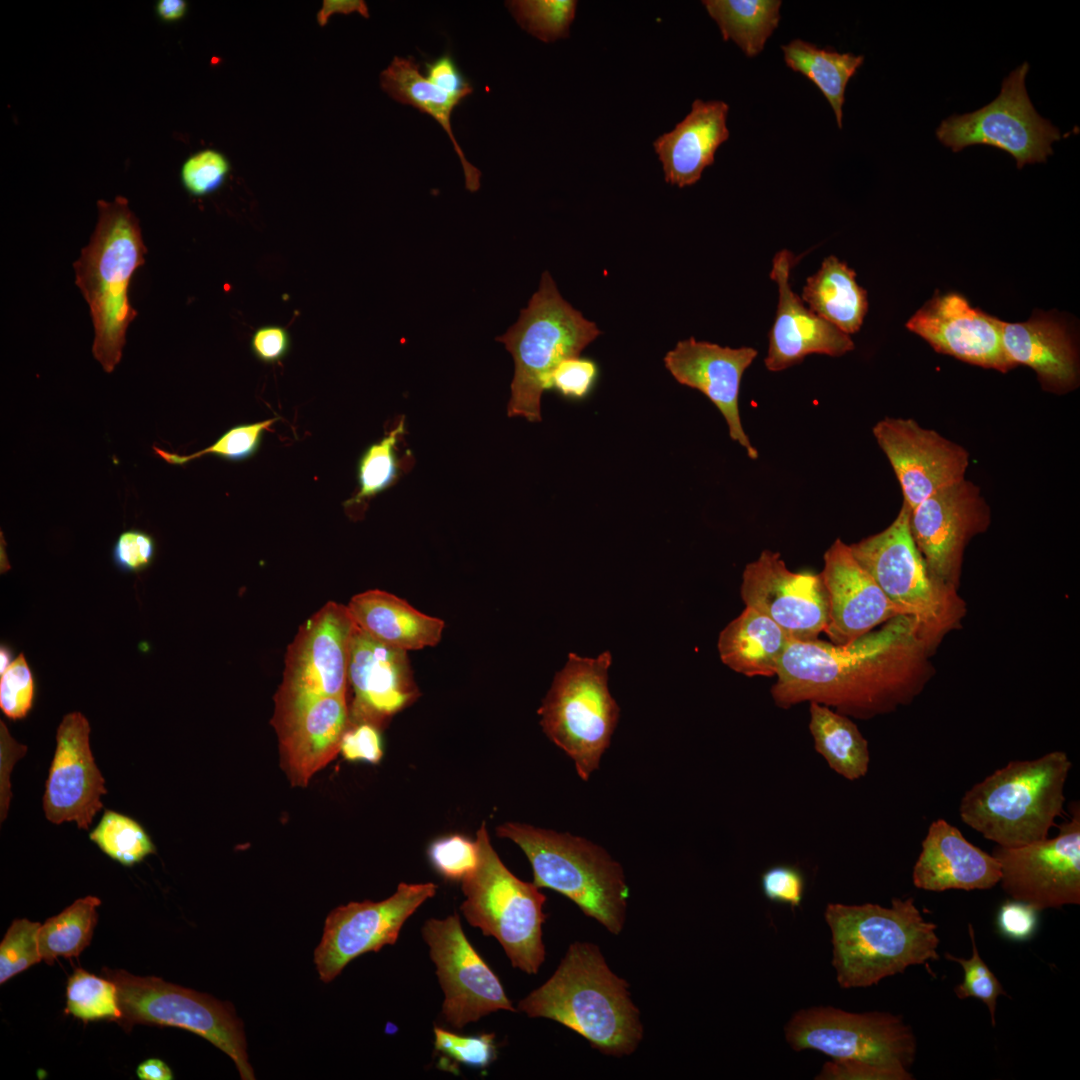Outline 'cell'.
Instances as JSON below:
<instances>
[{
    "label": "cell",
    "mask_w": 1080,
    "mask_h": 1080,
    "mask_svg": "<svg viewBox=\"0 0 1080 1080\" xmlns=\"http://www.w3.org/2000/svg\"><path fill=\"white\" fill-rule=\"evenodd\" d=\"M794 262L792 252L781 250L773 258L770 273L779 292L765 358L766 368L773 372L787 369L812 353L837 357L854 349L848 334L806 308L791 290L789 276Z\"/></svg>",
    "instance_id": "4316f807"
},
{
    "label": "cell",
    "mask_w": 1080,
    "mask_h": 1080,
    "mask_svg": "<svg viewBox=\"0 0 1080 1080\" xmlns=\"http://www.w3.org/2000/svg\"><path fill=\"white\" fill-rule=\"evenodd\" d=\"M910 512L903 502L886 529L849 546L891 602L918 624H930L940 618L943 599L912 536Z\"/></svg>",
    "instance_id": "e0dca14e"
},
{
    "label": "cell",
    "mask_w": 1080,
    "mask_h": 1080,
    "mask_svg": "<svg viewBox=\"0 0 1080 1080\" xmlns=\"http://www.w3.org/2000/svg\"><path fill=\"white\" fill-rule=\"evenodd\" d=\"M824 918L842 988L869 987L909 966L939 959L937 927L923 918L912 897L893 898L890 907L829 903Z\"/></svg>",
    "instance_id": "3957f363"
},
{
    "label": "cell",
    "mask_w": 1080,
    "mask_h": 1080,
    "mask_svg": "<svg viewBox=\"0 0 1080 1080\" xmlns=\"http://www.w3.org/2000/svg\"><path fill=\"white\" fill-rule=\"evenodd\" d=\"M820 576L828 599L824 632L833 644L850 643L880 623L897 616H908L887 598L855 559L850 546L840 539L825 552Z\"/></svg>",
    "instance_id": "d4e9b609"
},
{
    "label": "cell",
    "mask_w": 1080,
    "mask_h": 1080,
    "mask_svg": "<svg viewBox=\"0 0 1080 1080\" xmlns=\"http://www.w3.org/2000/svg\"><path fill=\"white\" fill-rule=\"evenodd\" d=\"M1002 345L1013 367L1026 365L1037 373L1044 385L1068 389L1077 381L1076 352L1066 326L1047 315H1034L1028 321L1001 324Z\"/></svg>",
    "instance_id": "f546056e"
},
{
    "label": "cell",
    "mask_w": 1080,
    "mask_h": 1080,
    "mask_svg": "<svg viewBox=\"0 0 1080 1080\" xmlns=\"http://www.w3.org/2000/svg\"><path fill=\"white\" fill-rule=\"evenodd\" d=\"M421 933L444 992L446 1023L461 1029L492 1012L516 1011L499 978L468 941L457 913L426 920Z\"/></svg>",
    "instance_id": "2e32d148"
},
{
    "label": "cell",
    "mask_w": 1080,
    "mask_h": 1080,
    "mask_svg": "<svg viewBox=\"0 0 1080 1080\" xmlns=\"http://www.w3.org/2000/svg\"><path fill=\"white\" fill-rule=\"evenodd\" d=\"M187 9V3L183 0H160L156 4V12L164 21H176L181 19Z\"/></svg>",
    "instance_id": "6125c7cd"
},
{
    "label": "cell",
    "mask_w": 1080,
    "mask_h": 1080,
    "mask_svg": "<svg viewBox=\"0 0 1080 1080\" xmlns=\"http://www.w3.org/2000/svg\"><path fill=\"white\" fill-rule=\"evenodd\" d=\"M912 1074L898 1072L873 1064L832 1059L824 1064L817 1075L818 1080H910Z\"/></svg>",
    "instance_id": "11a10c76"
},
{
    "label": "cell",
    "mask_w": 1080,
    "mask_h": 1080,
    "mask_svg": "<svg viewBox=\"0 0 1080 1080\" xmlns=\"http://www.w3.org/2000/svg\"><path fill=\"white\" fill-rule=\"evenodd\" d=\"M102 974L117 987L121 1012L117 1023L124 1030L135 1024L188 1030L227 1054L241 1079H255L248 1062L244 1025L231 1003L154 976L141 977L109 968H103Z\"/></svg>",
    "instance_id": "30bf717a"
},
{
    "label": "cell",
    "mask_w": 1080,
    "mask_h": 1080,
    "mask_svg": "<svg viewBox=\"0 0 1080 1080\" xmlns=\"http://www.w3.org/2000/svg\"><path fill=\"white\" fill-rule=\"evenodd\" d=\"M1038 910L1022 901L1004 903L997 915V925L1001 933L1013 940L1029 939L1036 931Z\"/></svg>",
    "instance_id": "9f6ffc18"
},
{
    "label": "cell",
    "mask_w": 1080,
    "mask_h": 1080,
    "mask_svg": "<svg viewBox=\"0 0 1080 1080\" xmlns=\"http://www.w3.org/2000/svg\"><path fill=\"white\" fill-rule=\"evenodd\" d=\"M873 434L910 510L935 492L965 479L969 463L965 448L912 419L886 417L876 423Z\"/></svg>",
    "instance_id": "d6986e66"
},
{
    "label": "cell",
    "mask_w": 1080,
    "mask_h": 1080,
    "mask_svg": "<svg viewBox=\"0 0 1080 1080\" xmlns=\"http://www.w3.org/2000/svg\"><path fill=\"white\" fill-rule=\"evenodd\" d=\"M90 725L80 712L66 714L56 734V749L43 796L46 818L54 823L75 822L89 829L103 807L104 778L89 743Z\"/></svg>",
    "instance_id": "44dd1931"
},
{
    "label": "cell",
    "mask_w": 1080,
    "mask_h": 1080,
    "mask_svg": "<svg viewBox=\"0 0 1080 1080\" xmlns=\"http://www.w3.org/2000/svg\"><path fill=\"white\" fill-rule=\"evenodd\" d=\"M229 170V162L223 154L206 149L185 161L181 169V180L190 194L203 196L218 189Z\"/></svg>",
    "instance_id": "681fc988"
},
{
    "label": "cell",
    "mask_w": 1080,
    "mask_h": 1080,
    "mask_svg": "<svg viewBox=\"0 0 1080 1080\" xmlns=\"http://www.w3.org/2000/svg\"><path fill=\"white\" fill-rule=\"evenodd\" d=\"M741 597L795 641L817 640L828 620V599L820 574L792 572L780 553L764 550L746 565Z\"/></svg>",
    "instance_id": "ac0fdd59"
},
{
    "label": "cell",
    "mask_w": 1080,
    "mask_h": 1080,
    "mask_svg": "<svg viewBox=\"0 0 1080 1080\" xmlns=\"http://www.w3.org/2000/svg\"><path fill=\"white\" fill-rule=\"evenodd\" d=\"M1028 70L1027 62L1013 70L1004 78L999 95L986 106L943 120L936 130L938 140L954 152L975 144L1004 150L1015 158L1018 168L1046 162L1061 133L1036 112L1029 99Z\"/></svg>",
    "instance_id": "7c38bea8"
},
{
    "label": "cell",
    "mask_w": 1080,
    "mask_h": 1080,
    "mask_svg": "<svg viewBox=\"0 0 1080 1080\" xmlns=\"http://www.w3.org/2000/svg\"><path fill=\"white\" fill-rule=\"evenodd\" d=\"M785 1039L796 1052L812 1049L838 1060H855L909 1073L916 1038L902 1018L888 1012L854 1013L815 1006L793 1014Z\"/></svg>",
    "instance_id": "8fae6325"
},
{
    "label": "cell",
    "mask_w": 1080,
    "mask_h": 1080,
    "mask_svg": "<svg viewBox=\"0 0 1080 1080\" xmlns=\"http://www.w3.org/2000/svg\"><path fill=\"white\" fill-rule=\"evenodd\" d=\"M428 856L439 874L450 880H462L472 872L478 862L476 841L462 835H450L434 841Z\"/></svg>",
    "instance_id": "c3c4849f"
},
{
    "label": "cell",
    "mask_w": 1080,
    "mask_h": 1080,
    "mask_svg": "<svg viewBox=\"0 0 1080 1080\" xmlns=\"http://www.w3.org/2000/svg\"><path fill=\"white\" fill-rule=\"evenodd\" d=\"M97 207L95 230L73 266L76 285L90 308L92 354L111 373L121 360L127 328L137 315L129 303L128 288L134 272L145 263L147 249L126 198L100 200Z\"/></svg>",
    "instance_id": "277c9868"
},
{
    "label": "cell",
    "mask_w": 1080,
    "mask_h": 1080,
    "mask_svg": "<svg viewBox=\"0 0 1080 1080\" xmlns=\"http://www.w3.org/2000/svg\"><path fill=\"white\" fill-rule=\"evenodd\" d=\"M478 862L462 881L461 911L467 922L495 937L511 965L537 974L545 961L542 926L546 896L534 883L517 878L494 850L484 823L475 839Z\"/></svg>",
    "instance_id": "ba28073f"
},
{
    "label": "cell",
    "mask_w": 1080,
    "mask_h": 1080,
    "mask_svg": "<svg viewBox=\"0 0 1080 1080\" xmlns=\"http://www.w3.org/2000/svg\"><path fill=\"white\" fill-rule=\"evenodd\" d=\"M356 624L347 605L329 601L300 627L285 654L274 713L311 700L346 696L351 641Z\"/></svg>",
    "instance_id": "4fadbf2b"
},
{
    "label": "cell",
    "mask_w": 1080,
    "mask_h": 1080,
    "mask_svg": "<svg viewBox=\"0 0 1080 1080\" xmlns=\"http://www.w3.org/2000/svg\"><path fill=\"white\" fill-rule=\"evenodd\" d=\"M425 67V77L441 90L461 99L466 98L473 92L472 85L462 75L449 54H444L433 61L427 62Z\"/></svg>",
    "instance_id": "6f0895ef"
},
{
    "label": "cell",
    "mask_w": 1080,
    "mask_h": 1080,
    "mask_svg": "<svg viewBox=\"0 0 1080 1080\" xmlns=\"http://www.w3.org/2000/svg\"><path fill=\"white\" fill-rule=\"evenodd\" d=\"M347 608L361 630L405 651L435 646L445 627L442 619L422 613L406 600L379 589L354 595Z\"/></svg>",
    "instance_id": "4dcf8cb0"
},
{
    "label": "cell",
    "mask_w": 1080,
    "mask_h": 1080,
    "mask_svg": "<svg viewBox=\"0 0 1080 1080\" xmlns=\"http://www.w3.org/2000/svg\"><path fill=\"white\" fill-rule=\"evenodd\" d=\"M761 889L771 902L799 907L805 893V878L801 870L792 865H775L761 875Z\"/></svg>",
    "instance_id": "816d5d0a"
},
{
    "label": "cell",
    "mask_w": 1080,
    "mask_h": 1080,
    "mask_svg": "<svg viewBox=\"0 0 1080 1080\" xmlns=\"http://www.w3.org/2000/svg\"><path fill=\"white\" fill-rule=\"evenodd\" d=\"M357 12L368 18L369 12L366 3L362 0H326L317 14V21L324 26L329 17L334 13L350 14Z\"/></svg>",
    "instance_id": "91938a15"
},
{
    "label": "cell",
    "mask_w": 1080,
    "mask_h": 1080,
    "mask_svg": "<svg viewBox=\"0 0 1080 1080\" xmlns=\"http://www.w3.org/2000/svg\"><path fill=\"white\" fill-rule=\"evenodd\" d=\"M987 519L988 507L979 487L966 479L935 492L911 510L912 536L936 583L953 578L966 540Z\"/></svg>",
    "instance_id": "ffe728a7"
},
{
    "label": "cell",
    "mask_w": 1080,
    "mask_h": 1080,
    "mask_svg": "<svg viewBox=\"0 0 1080 1080\" xmlns=\"http://www.w3.org/2000/svg\"><path fill=\"white\" fill-rule=\"evenodd\" d=\"M600 334L594 322L561 296L545 271L517 322L496 338L511 353L515 365L508 416L539 422L541 396L554 369L563 360L579 357Z\"/></svg>",
    "instance_id": "52a82bcc"
},
{
    "label": "cell",
    "mask_w": 1080,
    "mask_h": 1080,
    "mask_svg": "<svg viewBox=\"0 0 1080 1080\" xmlns=\"http://www.w3.org/2000/svg\"><path fill=\"white\" fill-rule=\"evenodd\" d=\"M781 49L786 65L807 77L823 93L834 111L838 127L842 128L845 89L863 64L864 57L821 49L801 39H794Z\"/></svg>",
    "instance_id": "d590c367"
},
{
    "label": "cell",
    "mask_w": 1080,
    "mask_h": 1080,
    "mask_svg": "<svg viewBox=\"0 0 1080 1080\" xmlns=\"http://www.w3.org/2000/svg\"><path fill=\"white\" fill-rule=\"evenodd\" d=\"M506 6L517 23L532 36L550 43L569 36L576 14L574 0H513Z\"/></svg>",
    "instance_id": "b9f144b4"
},
{
    "label": "cell",
    "mask_w": 1080,
    "mask_h": 1080,
    "mask_svg": "<svg viewBox=\"0 0 1080 1080\" xmlns=\"http://www.w3.org/2000/svg\"><path fill=\"white\" fill-rule=\"evenodd\" d=\"M708 14L725 41H734L748 57L758 55L780 20L781 1L705 0Z\"/></svg>",
    "instance_id": "8d00e7d4"
},
{
    "label": "cell",
    "mask_w": 1080,
    "mask_h": 1080,
    "mask_svg": "<svg viewBox=\"0 0 1080 1080\" xmlns=\"http://www.w3.org/2000/svg\"><path fill=\"white\" fill-rule=\"evenodd\" d=\"M382 89L394 100L410 105L434 118L445 130L453 143L463 167L466 188L475 192L480 188L481 172L467 161L451 128V114L463 100L432 84L420 73V65L412 57H394L381 72Z\"/></svg>",
    "instance_id": "d6a6232c"
},
{
    "label": "cell",
    "mask_w": 1080,
    "mask_h": 1080,
    "mask_svg": "<svg viewBox=\"0 0 1080 1080\" xmlns=\"http://www.w3.org/2000/svg\"><path fill=\"white\" fill-rule=\"evenodd\" d=\"M34 697V677L25 656L21 653L1 674L0 708L9 719H23L30 712Z\"/></svg>",
    "instance_id": "7dc6e473"
},
{
    "label": "cell",
    "mask_w": 1080,
    "mask_h": 1080,
    "mask_svg": "<svg viewBox=\"0 0 1080 1080\" xmlns=\"http://www.w3.org/2000/svg\"><path fill=\"white\" fill-rule=\"evenodd\" d=\"M408 651L382 643L359 627L353 633L348 684L353 690L349 724L379 729L419 696Z\"/></svg>",
    "instance_id": "7402d4cb"
},
{
    "label": "cell",
    "mask_w": 1080,
    "mask_h": 1080,
    "mask_svg": "<svg viewBox=\"0 0 1080 1080\" xmlns=\"http://www.w3.org/2000/svg\"><path fill=\"white\" fill-rule=\"evenodd\" d=\"M436 889L431 882H402L394 894L382 901L350 902L333 909L314 951L320 980L328 983L353 959L393 945L406 920L435 895Z\"/></svg>",
    "instance_id": "9a60e30c"
},
{
    "label": "cell",
    "mask_w": 1080,
    "mask_h": 1080,
    "mask_svg": "<svg viewBox=\"0 0 1080 1080\" xmlns=\"http://www.w3.org/2000/svg\"><path fill=\"white\" fill-rule=\"evenodd\" d=\"M792 639L764 614L746 607L720 633L722 662L737 673L774 676Z\"/></svg>",
    "instance_id": "1f68e13d"
},
{
    "label": "cell",
    "mask_w": 1080,
    "mask_h": 1080,
    "mask_svg": "<svg viewBox=\"0 0 1080 1080\" xmlns=\"http://www.w3.org/2000/svg\"><path fill=\"white\" fill-rule=\"evenodd\" d=\"M89 838L107 856L126 867H131L156 852L149 834L141 824L112 810L104 812Z\"/></svg>",
    "instance_id": "ab89813d"
},
{
    "label": "cell",
    "mask_w": 1080,
    "mask_h": 1080,
    "mask_svg": "<svg viewBox=\"0 0 1080 1080\" xmlns=\"http://www.w3.org/2000/svg\"><path fill=\"white\" fill-rule=\"evenodd\" d=\"M610 651L596 658L569 653L538 709L546 736L574 762L587 781L599 767L619 718L608 688Z\"/></svg>",
    "instance_id": "9c48e42d"
},
{
    "label": "cell",
    "mask_w": 1080,
    "mask_h": 1080,
    "mask_svg": "<svg viewBox=\"0 0 1080 1080\" xmlns=\"http://www.w3.org/2000/svg\"><path fill=\"white\" fill-rule=\"evenodd\" d=\"M1072 767L1067 753L1010 761L968 789L959 804L961 820L1003 847L1048 837L1064 811V788Z\"/></svg>",
    "instance_id": "5b68a950"
},
{
    "label": "cell",
    "mask_w": 1080,
    "mask_h": 1080,
    "mask_svg": "<svg viewBox=\"0 0 1080 1080\" xmlns=\"http://www.w3.org/2000/svg\"><path fill=\"white\" fill-rule=\"evenodd\" d=\"M435 1049L447 1060L473 1068H487L495 1059L494 1034L461 1036L440 1027L434 1028Z\"/></svg>",
    "instance_id": "bcb514c9"
},
{
    "label": "cell",
    "mask_w": 1080,
    "mask_h": 1080,
    "mask_svg": "<svg viewBox=\"0 0 1080 1080\" xmlns=\"http://www.w3.org/2000/svg\"><path fill=\"white\" fill-rule=\"evenodd\" d=\"M729 106L718 100L696 99L690 113L653 143L665 181L685 187L696 183L714 163L718 147L729 138Z\"/></svg>",
    "instance_id": "f1b7e54d"
},
{
    "label": "cell",
    "mask_w": 1080,
    "mask_h": 1080,
    "mask_svg": "<svg viewBox=\"0 0 1080 1080\" xmlns=\"http://www.w3.org/2000/svg\"><path fill=\"white\" fill-rule=\"evenodd\" d=\"M757 354L751 347H722L690 337L679 341L664 357L666 369L677 382L699 390L718 408L731 439L751 459L758 457V451L742 427L738 401L743 373Z\"/></svg>",
    "instance_id": "cb8c5ba5"
},
{
    "label": "cell",
    "mask_w": 1080,
    "mask_h": 1080,
    "mask_svg": "<svg viewBox=\"0 0 1080 1080\" xmlns=\"http://www.w3.org/2000/svg\"><path fill=\"white\" fill-rule=\"evenodd\" d=\"M628 988L596 944L575 941L552 976L519 1001L518 1010L562 1024L602 1054L623 1057L635 1052L644 1035Z\"/></svg>",
    "instance_id": "7a4b0ae2"
},
{
    "label": "cell",
    "mask_w": 1080,
    "mask_h": 1080,
    "mask_svg": "<svg viewBox=\"0 0 1080 1080\" xmlns=\"http://www.w3.org/2000/svg\"><path fill=\"white\" fill-rule=\"evenodd\" d=\"M1001 324L998 318L973 308L964 296L951 292L936 294L906 327L939 353L1006 372L1013 366L1003 349Z\"/></svg>",
    "instance_id": "603a6c76"
},
{
    "label": "cell",
    "mask_w": 1080,
    "mask_h": 1080,
    "mask_svg": "<svg viewBox=\"0 0 1080 1080\" xmlns=\"http://www.w3.org/2000/svg\"><path fill=\"white\" fill-rule=\"evenodd\" d=\"M340 753L350 761L379 762L383 756L380 729L369 723L348 724Z\"/></svg>",
    "instance_id": "db71d44e"
},
{
    "label": "cell",
    "mask_w": 1080,
    "mask_h": 1080,
    "mask_svg": "<svg viewBox=\"0 0 1080 1080\" xmlns=\"http://www.w3.org/2000/svg\"><path fill=\"white\" fill-rule=\"evenodd\" d=\"M968 931L972 944L971 957L964 959L949 953L945 954L947 959L957 962L964 972V979L954 988V992L960 999L971 997L981 1000L989 1010L992 1026H995L997 999L1000 995L1007 994L998 978L981 958L976 946L972 924L968 925Z\"/></svg>",
    "instance_id": "ee69618b"
},
{
    "label": "cell",
    "mask_w": 1080,
    "mask_h": 1080,
    "mask_svg": "<svg viewBox=\"0 0 1080 1080\" xmlns=\"http://www.w3.org/2000/svg\"><path fill=\"white\" fill-rule=\"evenodd\" d=\"M250 347L258 360L264 363H276L287 355L290 349V336L281 326L265 325L254 331Z\"/></svg>",
    "instance_id": "680465c9"
},
{
    "label": "cell",
    "mask_w": 1080,
    "mask_h": 1080,
    "mask_svg": "<svg viewBox=\"0 0 1080 1080\" xmlns=\"http://www.w3.org/2000/svg\"><path fill=\"white\" fill-rule=\"evenodd\" d=\"M13 652L6 645L0 647V675L11 665Z\"/></svg>",
    "instance_id": "be15d7a7"
},
{
    "label": "cell",
    "mask_w": 1080,
    "mask_h": 1080,
    "mask_svg": "<svg viewBox=\"0 0 1080 1080\" xmlns=\"http://www.w3.org/2000/svg\"><path fill=\"white\" fill-rule=\"evenodd\" d=\"M41 924L15 919L0 944V983L42 961L38 933Z\"/></svg>",
    "instance_id": "f6af8a7d"
},
{
    "label": "cell",
    "mask_w": 1080,
    "mask_h": 1080,
    "mask_svg": "<svg viewBox=\"0 0 1080 1080\" xmlns=\"http://www.w3.org/2000/svg\"><path fill=\"white\" fill-rule=\"evenodd\" d=\"M998 860L944 819L931 823L913 867L915 887L933 892L986 890L999 883Z\"/></svg>",
    "instance_id": "83f0119b"
},
{
    "label": "cell",
    "mask_w": 1080,
    "mask_h": 1080,
    "mask_svg": "<svg viewBox=\"0 0 1080 1080\" xmlns=\"http://www.w3.org/2000/svg\"><path fill=\"white\" fill-rule=\"evenodd\" d=\"M141 1080H171L174 1078L169 1066L160 1059L150 1058L142 1062L136 1070Z\"/></svg>",
    "instance_id": "94428289"
},
{
    "label": "cell",
    "mask_w": 1080,
    "mask_h": 1080,
    "mask_svg": "<svg viewBox=\"0 0 1080 1080\" xmlns=\"http://www.w3.org/2000/svg\"><path fill=\"white\" fill-rule=\"evenodd\" d=\"M1071 816L1053 838L1018 847L996 845L992 855L1001 870L999 883L1013 899L1036 910L1080 903V808L1070 806Z\"/></svg>",
    "instance_id": "5bb4252c"
},
{
    "label": "cell",
    "mask_w": 1080,
    "mask_h": 1080,
    "mask_svg": "<svg viewBox=\"0 0 1080 1080\" xmlns=\"http://www.w3.org/2000/svg\"><path fill=\"white\" fill-rule=\"evenodd\" d=\"M809 730L815 750L840 776L853 781L869 769L868 742L858 727L844 714L828 706L810 702Z\"/></svg>",
    "instance_id": "e575fe53"
},
{
    "label": "cell",
    "mask_w": 1080,
    "mask_h": 1080,
    "mask_svg": "<svg viewBox=\"0 0 1080 1080\" xmlns=\"http://www.w3.org/2000/svg\"><path fill=\"white\" fill-rule=\"evenodd\" d=\"M280 763L293 786L305 787L337 754L349 724L346 696H328L274 713Z\"/></svg>",
    "instance_id": "484cf974"
},
{
    "label": "cell",
    "mask_w": 1080,
    "mask_h": 1080,
    "mask_svg": "<svg viewBox=\"0 0 1080 1080\" xmlns=\"http://www.w3.org/2000/svg\"><path fill=\"white\" fill-rule=\"evenodd\" d=\"M404 434L402 418L387 435L364 450L357 464L358 491L345 505L359 507L395 483L402 465L397 447Z\"/></svg>",
    "instance_id": "f35d334b"
},
{
    "label": "cell",
    "mask_w": 1080,
    "mask_h": 1080,
    "mask_svg": "<svg viewBox=\"0 0 1080 1080\" xmlns=\"http://www.w3.org/2000/svg\"><path fill=\"white\" fill-rule=\"evenodd\" d=\"M855 277L853 269L831 255L802 290L812 312L848 335L860 329L868 310L867 292Z\"/></svg>",
    "instance_id": "836d02e7"
},
{
    "label": "cell",
    "mask_w": 1080,
    "mask_h": 1080,
    "mask_svg": "<svg viewBox=\"0 0 1080 1080\" xmlns=\"http://www.w3.org/2000/svg\"><path fill=\"white\" fill-rule=\"evenodd\" d=\"M278 418L235 425L224 432L212 445L190 455H179L153 446L155 454L171 465H184L191 460L212 455L238 462L252 457L259 449L263 434Z\"/></svg>",
    "instance_id": "7bdbcfd3"
},
{
    "label": "cell",
    "mask_w": 1080,
    "mask_h": 1080,
    "mask_svg": "<svg viewBox=\"0 0 1080 1080\" xmlns=\"http://www.w3.org/2000/svg\"><path fill=\"white\" fill-rule=\"evenodd\" d=\"M156 553V541L152 535L129 529L119 534L112 547V561L125 573H139L152 564Z\"/></svg>",
    "instance_id": "f907efd6"
},
{
    "label": "cell",
    "mask_w": 1080,
    "mask_h": 1080,
    "mask_svg": "<svg viewBox=\"0 0 1080 1080\" xmlns=\"http://www.w3.org/2000/svg\"><path fill=\"white\" fill-rule=\"evenodd\" d=\"M917 628L913 617L902 615L843 645L793 640L779 664L773 700L782 708L816 702L855 717L889 711L918 690L903 666Z\"/></svg>",
    "instance_id": "6da1fadb"
},
{
    "label": "cell",
    "mask_w": 1080,
    "mask_h": 1080,
    "mask_svg": "<svg viewBox=\"0 0 1080 1080\" xmlns=\"http://www.w3.org/2000/svg\"><path fill=\"white\" fill-rule=\"evenodd\" d=\"M597 376L596 364L585 358L563 360L552 372L548 389H555L569 398H583L592 388Z\"/></svg>",
    "instance_id": "f5cc1de1"
},
{
    "label": "cell",
    "mask_w": 1080,
    "mask_h": 1080,
    "mask_svg": "<svg viewBox=\"0 0 1080 1080\" xmlns=\"http://www.w3.org/2000/svg\"><path fill=\"white\" fill-rule=\"evenodd\" d=\"M496 832L525 853L537 887L564 895L611 934L622 932L629 891L622 866L607 851L579 836L522 823H504Z\"/></svg>",
    "instance_id": "8992f818"
},
{
    "label": "cell",
    "mask_w": 1080,
    "mask_h": 1080,
    "mask_svg": "<svg viewBox=\"0 0 1080 1080\" xmlns=\"http://www.w3.org/2000/svg\"><path fill=\"white\" fill-rule=\"evenodd\" d=\"M66 1014L85 1022L111 1020L117 1022L121 1012L117 987L111 980L77 968L69 977L66 989Z\"/></svg>",
    "instance_id": "60d3db41"
},
{
    "label": "cell",
    "mask_w": 1080,
    "mask_h": 1080,
    "mask_svg": "<svg viewBox=\"0 0 1080 1080\" xmlns=\"http://www.w3.org/2000/svg\"><path fill=\"white\" fill-rule=\"evenodd\" d=\"M95 896L77 899L60 914L41 924L38 944L41 959L51 965L58 957H77L90 944L97 923Z\"/></svg>",
    "instance_id": "74e56055"
}]
</instances>
